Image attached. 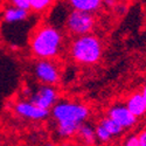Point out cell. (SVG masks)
I'll list each match as a JSON object with an SVG mask.
<instances>
[{"label": "cell", "instance_id": "3", "mask_svg": "<svg viewBox=\"0 0 146 146\" xmlns=\"http://www.w3.org/2000/svg\"><path fill=\"white\" fill-rule=\"evenodd\" d=\"M70 54L76 62L83 64L96 63L102 55V44L94 35H81L74 40L70 47Z\"/></svg>", "mask_w": 146, "mask_h": 146}, {"label": "cell", "instance_id": "17", "mask_svg": "<svg viewBox=\"0 0 146 146\" xmlns=\"http://www.w3.org/2000/svg\"><path fill=\"white\" fill-rule=\"evenodd\" d=\"M137 140H138V145L139 146H146V129L143 130L137 136Z\"/></svg>", "mask_w": 146, "mask_h": 146}, {"label": "cell", "instance_id": "6", "mask_svg": "<svg viewBox=\"0 0 146 146\" xmlns=\"http://www.w3.org/2000/svg\"><path fill=\"white\" fill-rule=\"evenodd\" d=\"M29 102L36 106L50 110L57 102V91L53 86L42 84L29 96Z\"/></svg>", "mask_w": 146, "mask_h": 146}, {"label": "cell", "instance_id": "16", "mask_svg": "<svg viewBox=\"0 0 146 146\" xmlns=\"http://www.w3.org/2000/svg\"><path fill=\"white\" fill-rule=\"evenodd\" d=\"M11 3H12V6H15L26 11L31 9V0H11Z\"/></svg>", "mask_w": 146, "mask_h": 146}, {"label": "cell", "instance_id": "5", "mask_svg": "<svg viewBox=\"0 0 146 146\" xmlns=\"http://www.w3.org/2000/svg\"><path fill=\"white\" fill-rule=\"evenodd\" d=\"M34 75L42 84L54 86L60 80L58 67L48 58H40L34 66Z\"/></svg>", "mask_w": 146, "mask_h": 146}, {"label": "cell", "instance_id": "19", "mask_svg": "<svg viewBox=\"0 0 146 146\" xmlns=\"http://www.w3.org/2000/svg\"><path fill=\"white\" fill-rule=\"evenodd\" d=\"M141 95H143V97H144L145 101H146V84L144 86V88H143V90H141Z\"/></svg>", "mask_w": 146, "mask_h": 146}, {"label": "cell", "instance_id": "18", "mask_svg": "<svg viewBox=\"0 0 146 146\" xmlns=\"http://www.w3.org/2000/svg\"><path fill=\"white\" fill-rule=\"evenodd\" d=\"M104 4L109 7H115L117 5V0H104Z\"/></svg>", "mask_w": 146, "mask_h": 146}, {"label": "cell", "instance_id": "10", "mask_svg": "<svg viewBox=\"0 0 146 146\" xmlns=\"http://www.w3.org/2000/svg\"><path fill=\"white\" fill-rule=\"evenodd\" d=\"M68 1L74 9L89 13L96 12L103 4V0H68Z\"/></svg>", "mask_w": 146, "mask_h": 146}, {"label": "cell", "instance_id": "12", "mask_svg": "<svg viewBox=\"0 0 146 146\" xmlns=\"http://www.w3.org/2000/svg\"><path fill=\"white\" fill-rule=\"evenodd\" d=\"M77 135L80 136V138L88 145H91L95 143L96 140V133H95V129L92 126H90L87 123H82L77 130Z\"/></svg>", "mask_w": 146, "mask_h": 146}, {"label": "cell", "instance_id": "13", "mask_svg": "<svg viewBox=\"0 0 146 146\" xmlns=\"http://www.w3.org/2000/svg\"><path fill=\"white\" fill-rule=\"evenodd\" d=\"M100 124H101L103 127H105V130L112 136V138L119 136L120 133L123 132V130H124L119 124H117L115 120H112L111 118H109V117L103 118V119L100 121Z\"/></svg>", "mask_w": 146, "mask_h": 146}, {"label": "cell", "instance_id": "2", "mask_svg": "<svg viewBox=\"0 0 146 146\" xmlns=\"http://www.w3.org/2000/svg\"><path fill=\"white\" fill-rule=\"evenodd\" d=\"M62 34L54 26L44 25L36 29L31 40L33 54L39 58H54L60 54Z\"/></svg>", "mask_w": 146, "mask_h": 146}, {"label": "cell", "instance_id": "9", "mask_svg": "<svg viewBox=\"0 0 146 146\" xmlns=\"http://www.w3.org/2000/svg\"><path fill=\"white\" fill-rule=\"evenodd\" d=\"M125 106L129 109V111L137 118L143 116L144 113H146V101L143 97L141 92L132 94L127 98Z\"/></svg>", "mask_w": 146, "mask_h": 146}, {"label": "cell", "instance_id": "20", "mask_svg": "<svg viewBox=\"0 0 146 146\" xmlns=\"http://www.w3.org/2000/svg\"><path fill=\"white\" fill-rule=\"evenodd\" d=\"M43 146H54L52 143H48V144H46V145H43Z\"/></svg>", "mask_w": 146, "mask_h": 146}, {"label": "cell", "instance_id": "7", "mask_svg": "<svg viewBox=\"0 0 146 146\" xmlns=\"http://www.w3.org/2000/svg\"><path fill=\"white\" fill-rule=\"evenodd\" d=\"M15 112L22 117L31 120H41L49 116V110L39 108L29 101H20L14 106Z\"/></svg>", "mask_w": 146, "mask_h": 146}, {"label": "cell", "instance_id": "11", "mask_svg": "<svg viewBox=\"0 0 146 146\" xmlns=\"http://www.w3.org/2000/svg\"><path fill=\"white\" fill-rule=\"evenodd\" d=\"M28 17V11L22 9L15 6L7 7L4 12V19L8 23H15L20 21H25Z\"/></svg>", "mask_w": 146, "mask_h": 146}, {"label": "cell", "instance_id": "14", "mask_svg": "<svg viewBox=\"0 0 146 146\" xmlns=\"http://www.w3.org/2000/svg\"><path fill=\"white\" fill-rule=\"evenodd\" d=\"M95 133H96V139H98L102 143H108V141H110L112 139V136L100 123L95 127Z\"/></svg>", "mask_w": 146, "mask_h": 146}, {"label": "cell", "instance_id": "8", "mask_svg": "<svg viewBox=\"0 0 146 146\" xmlns=\"http://www.w3.org/2000/svg\"><path fill=\"white\" fill-rule=\"evenodd\" d=\"M108 117L115 120L123 129L132 127L137 123V117H135L129 111V109L125 106V104L124 105L116 104L111 106L108 111Z\"/></svg>", "mask_w": 146, "mask_h": 146}, {"label": "cell", "instance_id": "15", "mask_svg": "<svg viewBox=\"0 0 146 146\" xmlns=\"http://www.w3.org/2000/svg\"><path fill=\"white\" fill-rule=\"evenodd\" d=\"M54 0H31V8L35 12H42L47 9Z\"/></svg>", "mask_w": 146, "mask_h": 146}, {"label": "cell", "instance_id": "1", "mask_svg": "<svg viewBox=\"0 0 146 146\" xmlns=\"http://www.w3.org/2000/svg\"><path fill=\"white\" fill-rule=\"evenodd\" d=\"M52 109V116L57 124V133L64 138L76 135L80 125L89 116V109L76 102H56Z\"/></svg>", "mask_w": 146, "mask_h": 146}, {"label": "cell", "instance_id": "4", "mask_svg": "<svg viewBox=\"0 0 146 146\" xmlns=\"http://www.w3.org/2000/svg\"><path fill=\"white\" fill-rule=\"evenodd\" d=\"M66 25L68 31L72 35L81 36V35L89 34L92 31L95 26V19L92 13L74 9L68 15Z\"/></svg>", "mask_w": 146, "mask_h": 146}]
</instances>
